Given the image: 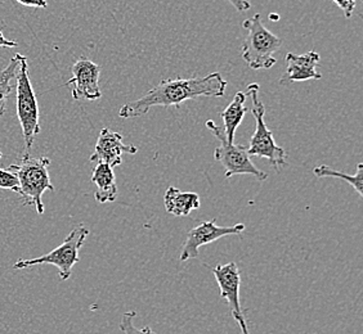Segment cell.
Segmentation results:
<instances>
[{"label":"cell","instance_id":"44dd1931","mask_svg":"<svg viewBox=\"0 0 363 334\" xmlns=\"http://www.w3.org/2000/svg\"><path fill=\"white\" fill-rule=\"evenodd\" d=\"M16 1L26 7L43 8V9L48 7L47 0H16Z\"/></svg>","mask_w":363,"mask_h":334},{"label":"cell","instance_id":"603a6c76","mask_svg":"<svg viewBox=\"0 0 363 334\" xmlns=\"http://www.w3.org/2000/svg\"><path fill=\"white\" fill-rule=\"evenodd\" d=\"M18 47V42H14V40H8L3 35V33L0 31V48H17Z\"/></svg>","mask_w":363,"mask_h":334},{"label":"cell","instance_id":"52a82bcc","mask_svg":"<svg viewBox=\"0 0 363 334\" xmlns=\"http://www.w3.org/2000/svg\"><path fill=\"white\" fill-rule=\"evenodd\" d=\"M206 127L219 140V146L214 151V159L224 167L227 179L233 175H252L257 180H267L268 175L254 165L247 154V146L230 143L224 134L223 127L218 126L213 120L206 121Z\"/></svg>","mask_w":363,"mask_h":334},{"label":"cell","instance_id":"6da1fadb","mask_svg":"<svg viewBox=\"0 0 363 334\" xmlns=\"http://www.w3.org/2000/svg\"><path fill=\"white\" fill-rule=\"evenodd\" d=\"M227 85V80L219 72L203 77L162 80L143 97L123 105L119 116L121 119H133L146 115L154 107H178L199 97H223Z\"/></svg>","mask_w":363,"mask_h":334},{"label":"cell","instance_id":"d6986e66","mask_svg":"<svg viewBox=\"0 0 363 334\" xmlns=\"http://www.w3.org/2000/svg\"><path fill=\"white\" fill-rule=\"evenodd\" d=\"M0 188L12 190L18 195L20 187L16 175L9 168H0Z\"/></svg>","mask_w":363,"mask_h":334},{"label":"cell","instance_id":"ba28073f","mask_svg":"<svg viewBox=\"0 0 363 334\" xmlns=\"http://www.w3.org/2000/svg\"><path fill=\"white\" fill-rule=\"evenodd\" d=\"M213 274L216 277L218 286L220 289V296L223 297L233 319L236 321L242 334H250L247 321L245 318L244 310L240 302V286H241V270L236 263L218 265L213 269Z\"/></svg>","mask_w":363,"mask_h":334},{"label":"cell","instance_id":"5b68a950","mask_svg":"<svg viewBox=\"0 0 363 334\" xmlns=\"http://www.w3.org/2000/svg\"><path fill=\"white\" fill-rule=\"evenodd\" d=\"M28 57H22L21 63L16 72L17 81V117L21 124L22 134L25 140V154H30L36 135L40 134L39 105L35 91L28 76Z\"/></svg>","mask_w":363,"mask_h":334},{"label":"cell","instance_id":"e0dca14e","mask_svg":"<svg viewBox=\"0 0 363 334\" xmlns=\"http://www.w3.org/2000/svg\"><path fill=\"white\" fill-rule=\"evenodd\" d=\"M313 173L317 178H335V179L345 180L354 188L359 197H363V163L357 165L354 175L344 174L342 171H336L331 167H328V165H320V166L315 167Z\"/></svg>","mask_w":363,"mask_h":334},{"label":"cell","instance_id":"2e32d148","mask_svg":"<svg viewBox=\"0 0 363 334\" xmlns=\"http://www.w3.org/2000/svg\"><path fill=\"white\" fill-rule=\"evenodd\" d=\"M22 54L17 53L16 56L9 61L7 67L0 70V117L6 113L7 110V100L12 89H13V79H16V72L21 63Z\"/></svg>","mask_w":363,"mask_h":334},{"label":"cell","instance_id":"ac0fdd59","mask_svg":"<svg viewBox=\"0 0 363 334\" xmlns=\"http://www.w3.org/2000/svg\"><path fill=\"white\" fill-rule=\"evenodd\" d=\"M137 316L135 311H128L123 315L120 321V329L125 334H156L151 327H145L142 329L134 327L133 319Z\"/></svg>","mask_w":363,"mask_h":334},{"label":"cell","instance_id":"4fadbf2b","mask_svg":"<svg viewBox=\"0 0 363 334\" xmlns=\"http://www.w3.org/2000/svg\"><path fill=\"white\" fill-rule=\"evenodd\" d=\"M165 209L177 217L189 216L194 209H200V197L195 192H183L177 187H169L164 195Z\"/></svg>","mask_w":363,"mask_h":334},{"label":"cell","instance_id":"9c48e42d","mask_svg":"<svg viewBox=\"0 0 363 334\" xmlns=\"http://www.w3.org/2000/svg\"><path fill=\"white\" fill-rule=\"evenodd\" d=\"M245 230V224H236L233 226H218L216 220L203 221L187 233L186 242L181 252L182 263L192 258H199V250L205 244L213 243L227 236H238Z\"/></svg>","mask_w":363,"mask_h":334},{"label":"cell","instance_id":"cb8c5ba5","mask_svg":"<svg viewBox=\"0 0 363 334\" xmlns=\"http://www.w3.org/2000/svg\"><path fill=\"white\" fill-rule=\"evenodd\" d=\"M1 157H3V154H1V152H0V160H1Z\"/></svg>","mask_w":363,"mask_h":334},{"label":"cell","instance_id":"3957f363","mask_svg":"<svg viewBox=\"0 0 363 334\" xmlns=\"http://www.w3.org/2000/svg\"><path fill=\"white\" fill-rule=\"evenodd\" d=\"M242 28L247 31L241 47L245 62L252 70H269L277 62L274 53L282 47V40L263 25L259 13L245 20Z\"/></svg>","mask_w":363,"mask_h":334},{"label":"cell","instance_id":"5bb4252c","mask_svg":"<svg viewBox=\"0 0 363 334\" xmlns=\"http://www.w3.org/2000/svg\"><path fill=\"white\" fill-rule=\"evenodd\" d=\"M91 183H94L97 187L94 198L98 203H110L116 201L119 190L116 185L113 168L110 165L96 163L91 174Z\"/></svg>","mask_w":363,"mask_h":334},{"label":"cell","instance_id":"8fae6325","mask_svg":"<svg viewBox=\"0 0 363 334\" xmlns=\"http://www.w3.org/2000/svg\"><path fill=\"white\" fill-rule=\"evenodd\" d=\"M137 152L138 148L133 144H126L121 134L106 127L98 135L94 152L91 156V162L106 163L113 168L121 165L123 154H135Z\"/></svg>","mask_w":363,"mask_h":334},{"label":"cell","instance_id":"7c38bea8","mask_svg":"<svg viewBox=\"0 0 363 334\" xmlns=\"http://www.w3.org/2000/svg\"><path fill=\"white\" fill-rule=\"evenodd\" d=\"M285 61H286V71L284 76L279 79L281 85L301 83L308 80H321L322 74L317 71V67L321 61V56L315 50H311L301 56L287 53Z\"/></svg>","mask_w":363,"mask_h":334},{"label":"cell","instance_id":"7a4b0ae2","mask_svg":"<svg viewBox=\"0 0 363 334\" xmlns=\"http://www.w3.org/2000/svg\"><path fill=\"white\" fill-rule=\"evenodd\" d=\"M50 160L48 157H31L25 154L18 163L8 167L17 178L20 192L25 206H34L39 215L44 214L43 195L45 190L53 192L55 187L49 178L48 167Z\"/></svg>","mask_w":363,"mask_h":334},{"label":"cell","instance_id":"30bf717a","mask_svg":"<svg viewBox=\"0 0 363 334\" xmlns=\"http://www.w3.org/2000/svg\"><path fill=\"white\" fill-rule=\"evenodd\" d=\"M72 79L67 81L74 100H98L102 97L99 88L101 67L88 58H79L72 66Z\"/></svg>","mask_w":363,"mask_h":334},{"label":"cell","instance_id":"277c9868","mask_svg":"<svg viewBox=\"0 0 363 334\" xmlns=\"http://www.w3.org/2000/svg\"><path fill=\"white\" fill-rule=\"evenodd\" d=\"M245 94L252 98V112L255 119V132L250 138L249 146H246L247 154L250 157L254 156V157L266 159L271 162L273 167L286 166V152L284 151V148H281L276 143L272 132L267 127L266 121H264L266 107L263 105L262 99L259 98L258 84L252 83L247 85Z\"/></svg>","mask_w":363,"mask_h":334},{"label":"cell","instance_id":"8992f818","mask_svg":"<svg viewBox=\"0 0 363 334\" xmlns=\"http://www.w3.org/2000/svg\"><path fill=\"white\" fill-rule=\"evenodd\" d=\"M88 236H89V229L83 224H80L77 228L71 230L70 234L57 248L50 250L47 255H43L40 258L18 260L13 265V269H28V267L43 264L55 265L58 269L60 279L67 280L71 277L72 267L80 260L79 250L83 247Z\"/></svg>","mask_w":363,"mask_h":334},{"label":"cell","instance_id":"9a60e30c","mask_svg":"<svg viewBox=\"0 0 363 334\" xmlns=\"http://www.w3.org/2000/svg\"><path fill=\"white\" fill-rule=\"evenodd\" d=\"M246 97L247 96L245 94V91H238L230 105H227V108L220 113L223 120L224 134L230 143L235 142L236 130L238 126L241 125L245 115L247 113V108L245 105Z\"/></svg>","mask_w":363,"mask_h":334},{"label":"cell","instance_id":"ffe728a7","mask_svg":"<svg viewBox=\"0 0 363 334\" xmlns=\"http://www.w3.org/2000/svg\"><path fill=\"white\" fill-rule=\"evenodd\" d=\"M337 7L342 9L345 17L350 18L356 9L357 0H333Z\"/></svg>","mask_w":363,"mask_h":334},{"label":"cell","instance_id":"7402d4cb","mask_svg":"<svg viewBox=\"0 0 363 334\" xmlns=\"http://www.w3.org/2000/svg\"><path fill=\"white\" fill-rule=\"evenodd\" d=\"M227 1L236 8V11L238 12H246L252 8V4L247 0H227Z\"/></svg>","mask_w":363,"mask_h":334}]
</instances>
